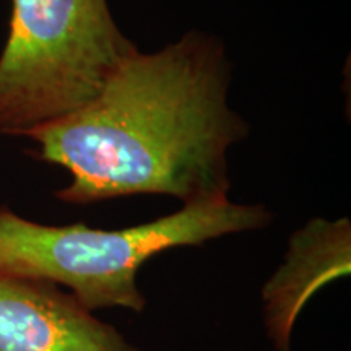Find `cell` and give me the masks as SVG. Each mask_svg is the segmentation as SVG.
Here are the masks:
<instances>
[{
    "instance_id": "1",
    "label": "cell",
    "mask_w": 351,
    "mask_h": 351,
    "mask_svg": "<svg viewBox=\"0 0 351 351\" xmlns=\"http://www.w3.org/2000/svg\"><path fill=\"white\" fill-rule=\"evenodd\" d=\"M231 65L215 36L191 32L163 49L135 51L99 93L67 116L16 130L62 166L67 204L137 194L182 205L226 199L228 150L247 124L228 104Z\"/></svg>"
},
{
    "instance_id": "2",
    "label": "cell",
    "mask_w": 351,
    "mask_h": 351,
    "mask_svg": "<svg viewBox=\"0 0 351 351\" xmlns=\"http://www.w3.org/2000/svg\"><path fill=\"white\" fill-rule=\"evenodd\" d=\"M270 219L262 205L232 204L228 197L182 205L168 217L124 230L39 225L2 207L0 275L72 289L90 313L116 306L142 313L145 298L137 274L148 258L173 247L261 230Z\"/></svg>"
},
{
    "instance_id": "3",
    "label": "cell",
    "mask_w": 351,
    "mask_h": 351,
    "mask_svg": "<svg viewBox=\"0 0 351 351\" xmlns=\"http://www.w3.org/2000/svg\"><path fill=\"white\" fill-rule=\"evenodd\" d=\"M135 51L106 0H12L0 56V135L85 106Z\"/></svg>"
},
{
    "instance_id": "4",
    "label": "cell",
    "mask_w": 351,
    "mask_h": 351,
    "mask_svg": "<svg viewBox=\"0 0 351 351\" xmlns=\"http://www.w3.org/2000/svg\"><path fill=\"white\" fill-rule=\"evenodd\" d=\"M0 351H137L72 293L0 275Z\"/></svg>"
},
{
    "instance_id": "5",
    "label": "cell",
    "mask_w": 351,
    "mask_h": 351,
    "mask_svg": "<svg viewBox=\"0 0 351 351\" xmlns=\"http://www.w3.org/2000/svg\"><path fill=\"white\" fill-rule=\"evenodd\" d=\"M350 274V221L313 219L289 243L287 262L263 288L265 319L278 351H289V333L309 296Z\"/></svg>"
}]
</instances>
